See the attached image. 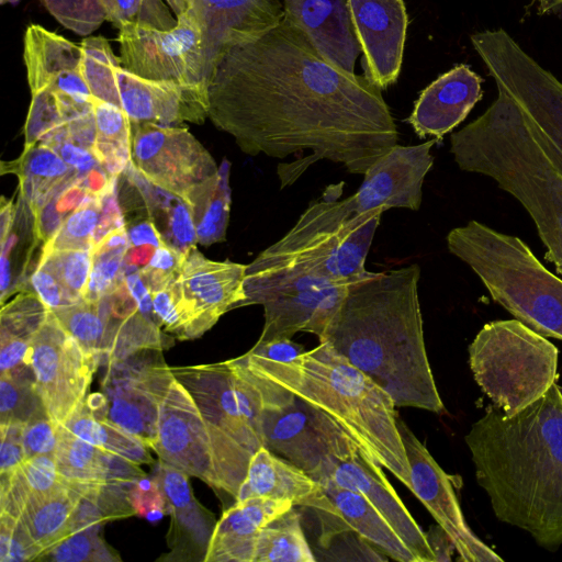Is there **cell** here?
<instances>
[{"label":"cell","mask_w":562,"mask_h":562,"mask_svg":"<svg viewBox=\"0 0 562 562\" xmlns=\"http://www.w3.org/2000/svg\"><path fill=\"white\" fill-rule=\"evenodd\" d=\"M363 274L326 279L281 271H246L243 306H263L265 325L258 341L292 339L299 331L322 339L348 286Z\"/></svg>","instance_id":"cell-12"},{"label":"cell","mask_w":562,"mask_h":562,"mask_svg":"<svg viewBox=\"0 0 562 562\" xmlns=\"http://www.w3.org/2000/svg\"><path fill=\"white\" fill-rule=\"evenodd\" d=\"M413 263L353 281L319 341L385 390L400 407L445 409L428 361Z\"/></svg>","instance_id":"cell-3"},{"label":"cell","mask_w":562,"mask_h":562,"mask_svg":"<svg viewBox=\"0 0 562 562\" xmlns=\"http://www.w3.org/2000/svg\"><path fill=\"white\" fill-rule=\"evenodd\" d=\"M183 256L184 254L167 244L156 248L148 263L139 270L150 291L162 286L177 274Z\"/></svg>","instance_id":"cell-53"},{"label":"cell","mask_w":562,"mask_h":562,"mask_svg":"<svg viewBox=\"0 0 562 562\" xmlns=\"http://www.w3.org/2000/svg\"><path fill=\"white\" fill-rule=\"evenodd\" d=\"M231 360L258 393L263 446L270 451L321 483L330 476L337 461L347 460L361 450L325 413L250 374L236 358Z\"/></svg>","instance_id":"cell-10"},{"label":"cell","mask_w":562,"mask_h":562,"mask_svg":"<svg viewBox=\"0 0 562 562\" xmlns=\"http://www.w3.org/2000/svg\"><path fill=\"white\" fill-rule=\"evenodd\" d=\"M319 484L350 529L395 561L418 562L389 520L362 494L329 479Z\"/></svg>","instance_id":"cell-31"},{"label":"cell","mask_w":562,"mask_h":562,"mask_svg":"<svg viewBox=\"0 0 562 562\" xmlns=\"http://www.w3.org/2000/svg\"><path fill=\"white\" fill-rule=\"evenodd\" d=\"M294 505L270 498L235 501L214 528L205 562H255L261 528Z\"/></svg>","instance_id":"cell-29"},{"label":"cell","mask_w":562,"mask_h":562,"mask_svg":"<svg viewBox=\"0 0 562 562\" xmlns=\"http://www.w3.org/2000/svg\"><path fill=\"white\" fill-rule=\"evenodd\" d=\"M175 277L162 286L151 291L153 306L160 327L178 339L184 340L187 323L175 288Z\"/></svg>","instance_id":"cell-50"},{"label":"cell","mask_w":562,"mask_h":562,"mask_svg":"<svg viewBox=\"0 0 562 562\" xmlns=\"http://www.w3.org/2000/svg\"><path fill=\"white\" fill-rule=\"evenodd\" d=\"M447 246L515 319L543 337L562 340V279L519 237L470 221L448 233Z\"/></svg>","instance_id":"cell-6"},{"label":"cell","mask_w":562,"mask_h":562,"mask_svg":"<svg viewBox=\"0 0 562 562\" xmlns=\"http://www.w3.org/2000/svg\"><path fill=\"white\" fill-rule=\"evenodd\" d=\"M0 475H9L26 459L22 424H0Z\"/></svg>","instance_id":"cell-56"},{"label":"cell","mask_w":562,"mask_h":562,"mask_svg":"<svg viewBox=\"0 0 562 562\" xmlns=\"http://www.w3.org/2000/svg\"><path fill=\"white\" fill-rule=\"evenodd\" d=\"M63 426L89 443L137 464L154 462L143 441L109 420L95 416L85 402Z\"/></svg>","instance_id":"cell-38"},{"label":"cell","mask_w":562,"mask_h":562,"mask_svg":"<svg viewBox=\"0 0 562 562\" xmlns=\"http://www.w3.org/2000/svg\"><path fill=\"white\" fill-rule=\"evenodd\" d=\"M30 282L33 292L50 312L76 303L68 295L53 270L41 259L30 277Z\"/></svg>","instance_id":"cell-54"},{"label":"cell","mask_w":562,"mask_h":562,"mask_svg":"<svg viewBox=\"0 0 562 562\" xmlns=\"http://www.w3.org/2000/svg\"><path fill=\"white\" fill-rule=\"evenodd\" d=\"M236 359L250 374L325 413L369 459L411 490L409 463L394 400L328 341H319L317 347L288 361L250 350Z\"/></svg>","instance_id":"cell-4"},{"label":"cell","mask_w":562,"mask_h":562,"mask_svg":"<svg viewBox=\"0 0 562 562\" xmlns=\"http://www.w3.org/2000/svg\"><path fill=\"white\" fill-rule=\"evenodd\" d=\"M49 145L59 153L68 166L77 173L78 181L85 180L92 172L104 168L92 149L66 137Z\"/></svg>","instance_id":"cell-55"},{"label":"cell","mask_w":562,"mask_h":562,"mask_svg":"<svg viewBox=\"0 0 562 562\" xmlns=\"http://www.w3.org/2000/svg\"><path fill=\"white\" fill-rule=\"evenodd\" d=\"M171 371L194 400L210 430L221 491L236 498L250 459L265 447L256 389L232 360Z\"/></svg>","instance_id":"cell-8"},{"label":"cell","mask_w":562,"mask_h":562,"mask_svg":"<svg viewBox=\"0 0 562 562\" xmlns=\"http://www.w3.org/2000/svg\"><path fill=\"white\" fill-rule=\"evenodd\" d=\"M55 460L58 472L75 484L131 487L146 475L140 464L89 443L63 425L58 429Z\"/></svg>","instance_id":"cell-30"},{"label":"cell","mask_w":562,"mask_h":562,"mask_svg":"<svg viewBox=\"0 0 562 562\" xmlns=\"http://www.w3.org/2000/svg\"><path fill=\"white\" fill-rule=\"evenodd\" d=\"M331 187L310 203L285 235L247 265L248 272L281 271L326 279L363 274L383 209L357 214L350 198Z\"/></svg>","instance_id":"cell-7"},{"label":"cell","mask_w":562,"mask_h":562,"mask_svg":"<svg viewBox=\"0 0 562 562\" xmlns=\"http://www.w3.org/2000/svg\"><path fill=\"white\" fill-rule=\"evenodd\" d=\"M207 101L213 124L247 155L281 159L312 151L278 166L281 188L322 159L364 175L397 144L381 90L325 60L285 16L260 38L225 52Z\"/></svg>","instance_id":"cell-1"},{"label":"cell","mask_w":562,"mask_h":562,"mask_svg":"<svg viewBox=\"0 0 562 562\" xmlns=\"http://www.w3.org/2000/svg\"><path fill=\"white\" fill-rule=\"evenodd\" d=\"M170 9L176 13V15H180L183 12H186L191 3L192 0H166Z\"/></svg>","instance_id":"cell-60"},{"label":"cell","mask_w":562,"mask_h":562,"mask_svg":"<svg viewBox=\"0 0 562 562\" xmlns=\"http://www.w3.org/2000/svg\"><path fill=\"white\" fill-rule=\"evenodd\" d=\"M59 426L47 413L29 420L23 428L26 459L37 456H54L58 443Z\"/></svg>","instance_id":"cell-51"},{"label":"cell","mask_w":562,"mask_h":562,"mask_svg":"<svg viewBox=\"0 0 562 562\" xmlns=\"http://www.w3.org/2000/svg\"><path fill=\"white\" fill-rule=\"evenodd\" d=\"M103 524H92L72 530L46 550L37 561L52 562H116L120 555L101 535Z\"/></svg>","instance_id":"cell-44"},{"label":"cell","mask_w":562,"mask_h":562,"mask_svg":"<svg viewBox=\"0 0 562 562\" xmlns=\"http://www.w3.org/2000/svg\"><path fill=\"white\" fill-rule=\"evenodd\" d=\"M295 506L278 515L260 530L255 562H314Z\"/></svg>","instance_id":"cell-37"},{"label":"cell","mask_w":562,"mask_h":562,"mask_svg":"<svg viewBox=\"0 0 562 562\" xmlns=\"http://www.w3.org/2000/svg\"><path fill=\"white\" fill-rule=\"evenodd\" d=\"M364 78L380 90L398 77L408 18L403 0H347Z\"/></svg>","instance_id":"cell-21"},{"label":"cell","mask_w":562,"mask_h":562,"mask_svg":"<svg viewBox=\"0 0 562 562\" xmlns=\"http://www.w3.org/2000/svg\"><path fill=\"white\" fill-rule=\"evenodd\" d=\"M68 481L58 472L54 456H37L0 480V513L18 516L24 504L48 495Z\"/></svg>","instance_id":"cell-35"},{"label":"cell","mask_w":562,"mask_h":562,"mask_svg":"<svg viewBox=\"0 0 562 562\" xmlns=\"http://www.w3.org/2000/svg\"><path fill=\"white\" fill-rule=\"evenodd\" d=\"M49 310L31 291H22L0 313V373L30 369L26 357Z\"/></svg>","instance_id":"cell-33"},{"label":"cell","mask_w":562,"mask_h":562,"mask_svg":"<svg viewBox=\"0 0 562 562\" xmlns=\"http://www.w3.org/2000/svg\"><path fill=\"white\" fill-rule=\"evenodd\" d=\"M436 143L431 138L418 145L396 144L375 160L357 192L349 196L355 213L393 207L419 210L423 183L434 165L430 150Z\"/></svg>","instance_id":"cell-20"},{"label":"cell","mask_w":562,"mask_h":562,"mask_svg":"<svg viewBox=\"0 0 562 562\" xmlns=\"http://www.w3.org/2000/svg\"><path fill=\"white\" fill-rule=\"evenodd\" d=\"M469 359L475 382L506 416L555 383L557 347L517 319L485 324L469 346Z\"/></svg>","instance_id":"cell-9"},{"label":"cell","mask_w":562,"mask_h":562,"mask_svg":"<svg viewBox=\"0 0 562 562\" xmlns=\"http://www.w3.org/2000/svg\"><path fill=\"white\" fill-rule=\"evenodd\" d=\"M126 231L130 248L149 247L156 249L166 244L151 218L135 223Z\"/></svg>","instance_id":"cell-58"},{"label":"cell","mask_w":562,"mask_h":562,"mask_svg":"<svg viewBox=\"0 0 562 562\" xmlns=\"http://www.w3.org/2000/svg\"><path fill=\"white\" fill-rule=\"evenodd\" d=\"M476 120L450 137L458 167L487 176L518 200L562 276V167L517 105L501 90Z\"/></svg>","instance_id":"cell-5"},{"label":"cell","mask_w":562,"mask_h":562,"mask_svg":"<svg viewBox=\"0 0 562 562\" xmlns=\"http://www.w3.org/2000/svg\"><path fill=\"white\" fill-rule=\"evenodd\" d=\"M200 16L211 75L229 48L250 43L284 18L277 0H192Z\"/></svg>","instance_id":"cell-24"},{"label":"cell","mask_w":562,"mask_h":562,"mask_svg":"<svg viewBox=\"0 0 562 562\" xmlns=\"http://www.w3.org/2000/svg\"><path fill=\"white\" fill-rule=\"evenodd\" d=\"M26 364L48 416L58 425H64L82 405L100 366L50 311L32 341Z\"/></svg>","instance_id":"cell-16"},{"label":"cell","mask_w":562,"mask_h":562,"mask_svg":"<svg viewBox=\"0 0 562 562\" xmlns=\"http://www.w3.org/2000/svg\"><path fill=\"white\" fill-rule=\"evenodd\" d=\"M246 268L207 259L195 247L184 254L173 281L187 323L184 340L200 337L226 312L243 306Z\"/></svg>","instance_id":"cell-17"},{"label":"cell","mask_w":562,"mask_h":562,"mask_svg":"<svg viewBox=\"0 0 562 562\" xmlns=\"http://www.w3.org/2000/svg\"><path fill=\"white\" fill-rule=\"evenodd\" d=\"M45 413L35 389L32 369L0 373V424L25 425Z\"/></svg>","instance_id":"cell-43"},{"label":"cell","mask_w":562,"mask_h":562,"mask_svg":"<svg viewBox=\"0 0 562 562\" xmlns=\"http://www.w3.org/2000/svg\"><path fill=\"white\" fill-rule=\"evenodd\" d=\"M130 247L124 226L110 231L92 249V270L85 300H99L124 283L125 256Z\"/></svg>","instance_id":"cell-40"},{"label":"cell","mask_w":562,"mask_h":562,"mask_svg":"<svg viewBox=\"0 0 562 562\" xmlns=\"http://www.w3.org/2000/svg\"><path fill=\"white\" fill-rule=\"evenodd\" d=\"M482 78L461 64L424 89L407 122L419 138L443 136L465 120L482 99Z\"/></svg>","instance_id":"cell-27"},{"label":"cell","mask_w":562,"mask_h":562,"mask_svg":"<svg viewBox=\"0 0 562 562\" xmlns=\"http://www.w3.org/2000/svg\"><path fill=\"white\" fill-rule=\"evenodd\" d=\"M92 249H43L40 257L53 270L76 303L85 300L88 292L92 270Z\"/></svg>","instance_id":"cell-46"},{"label":"cell","mask_w":562,"mask_h":562,"mask_svg":"<svg viewBox=\"0 0 562 562\" xmlns=\"http://www.w3.org/2000/svg\"><path fill=\"white\" fill-rule=\"evenodd\" d=\"M128 501L135 515L151 522L160 520L167 514L164 493L154 476L144 475L136 480L128 491Z\"/></svg>","instance_id":"cell-52"},{"label":"cell","mask_w":562,"mask_h":562,"mask_svg":"<svg viewBox=\"0 0 562 562\" xmlns=\"http://www.w3.org/2000/svg\"><path fill=\"white\" fill-rule=\"evenodd\" d=\"M105 18L117 29L136 24L159 30L176 26L175 20L162 0H99Z\"/></svg>","instance_id":"cell-47"},{"label":"cell","mask_w":562,"mask_h":562,"mask_svg":"<svg viewBox=\"0 0 562 562\" xmlns=\"http://www.w3.org/2000/svg\"><path fill=\"white\" fill-rule=\"evenodd\" d=\"M86 490L85 484L68 482L55 492L24 504L16 517L44 552L69 535L74 513Z\"/></svg>","instance_id":"cell-34"},{"label":"cell","mask_w":562,"mask_h":562,"mask_svg":"<svg viewBox=\"0 0 562 562\" xmlns=\"http://www.w3.org/2000/svg\"><path fill=\"white\" fill-rule=\"evenodd\" d=\"M471 42L497 90L517 105L562 167V82L502 29L474 33Z\"/></svg>","instance_id":"cell-11"},{"label":"cell","mask_w":562,"mask_h":562,"mask_svg":"<svg viewBox=\"0 0 562 562\" xmlns=\"http://www.w3.org/2000/svg\"><path fill=\"white\" fill-rule=\"evenodd\" d=\"M425 533L434 552L435 561H451V552L454 546L445 529L440 525H437L430 527Z\"/></svg>","instance_id":"cell-59"},{"label":"cell","mask_w":562,"mask_h":562,"mask_svg":"<svg viewBox=\"0 0 562 562\" xmlns=\"http://www.w3.org/2000/svg\"><path fill=\"white\" fill-rule=\"evenodd\" d=\"M256 497L285 501L295 507L308 508L318 517L321 527L344 520L317 481L266 447L257 450L250 459L235 501Z\"/></svg>","instance_id":"cell-23"},{"label":"cell","mask_w":562,"mask_h":562,"mask_svg":"<svg viewBox=\"0 0 562 562\" xmlns=\"http://www.w3.org/2000/svg\"><path fill=\"white\" fill-rule=\"evenodd\" d=\"M43 552L19 517L0 513L1 562L37 561Z\"/></svg>","instance_id":"cell-49"},{"label":"cell","mask_w":562,"mask_h":562,"mask_svg":"<svg viewBox=\"0 0 562 562\" xmlns=\"http://www.w3.org/2000/svg\"><path fill=\"white\" fill-rule=\"evenodd\" d=\"M160 351L144 350L104 364L103 405L94 414L135 436L149 449L157 439L161 403L175 379Z\"/></svg>","instance_id":"cell-15"},{"label":"cell","mask_w":562,"mask_h":562,"mask_svg":"<svg viewBox=\"0 0 562 562\" xmlns=\"http://www.w3.org/2000/svg\"><path fill=\"white\" fill-rule=\"evenodd\" d=\"M20 179V195L36 216L59 191L78 180L77 173L59 153L45 143L24 149L22 156L8 166Z\"/></svg>","instance_id":"cell-32"},{"label":"cell","mask_w":562,"mask_h":562,"mask_svg":"<svg viewBox=\"0 0 562 562\" xmlns=\"http://www.w3.org/2000/svg\"><path fill=\"white\" fill-rule=\"evenodd\" d=\"M120 106L132 123L153 122L165 125L209 117L207 91L173 81L143 78L120 65L115 69Z\"/></svg>","instance_id":"cell-22"},{"label":"cell","mask_w":562,"mask_h":562,"mask_svg":"<svg viewBox=\"0 0 562 562\" xmlns=\"http://www.w3.org/2000/svg\"><path fill=\"white\" fill-rule=\"evenodd\" d=\"M250 351L266 358L288 361L299 357L305 350L302 345L294 342L292 339L282 338L269 341H257Z\"/></svg>","instance_id":"cell-57"},{"label":"cell","mask_w":562,"mask_h":562,"mask_svg":"<svg viewBox=\"0 0 562 562\" xmlns=\"http://www.w3.org/2000/svg\"><path fill=\"white\" fill-rule=\"evenodd\" d=\"M170 515L166 561H204L216 526L214 515L194 497L189 475L159 460L155 473Z\"/></svg>","instance_id":"cell-25"},{"label":"cell","mask_w":562,"mask_h":562,"mask_svg":"<svg viewBox=\"0 0 562 562\" xmlns=\"http://www.w3.org/2000/svg\"><path fill=\"white\" fill-rule=\"evenodd\" d=\"M52 313L81 348L101 364L108 335V316L101 300H81Z\"/></svg>","instance_id":"cell-41"},{"label":"cell","mask_w":562,"mask_h":562,"mask_svg":"<svg viewBox=\"0 0 562 562\" xmlns=\"http://www.w3.org/2000/svg\"><path fill=\"white\" fill-rule=\"evenodd\" d=\"M130 164L148 183L189 206L218 173L214 158L187 127L153 122L132 123Z\"/></svg>","instance_id":"cell-14"},{"label":"cell","mask_w":562,"mask_h":562,"mask_svg":"<svg viewBox=\"0 0 562 562\" xmlns=\"http://www.w3.org/2000/svg\"><path fill=\"white\" fill-rule=\"evenodd\" d=\"M151 449L159 460L221 491L210 430L194 400L176 378L161 403L157 439Z\"/></svg>","instance_id":"cell-18"},{"label":"cell","mask_w":562,"mask_h":562,"mask_svg":"<svg viewBox=\"0 0 562 562\" xmlns=\"http://www.w3.org/2000/svg\"><path fill=\"white\" fill-rule=\"evenodd\" d=\"M82 74L86 82L95 99H100L120 106L119 93L115 85V69L121 65L102 36H88L81 42Z\"/></svg>","instance_id":"cell-42"},{"label":"cell","mask_w":562,"mask_h":562,"mask_svg":"<svg viewBox=\"0 0 562 562\" xmlns=\"http://www.w3.org/2000/svg\"><path fill=\"white\" fill-rule=\"evenodd\" d=\"M42 2L63 26L82 36L93 33L106 20L99 0H42Z\"/></svg>","instance_id":"cell-48"},{"label":"cell","mask_w":562,"mask_h":562,"mask_svg":"<svg viewBox=\"0 0 562 562\" xmlns=\"http://www.w3.org/2000/svg\"><path fill=\"white\" fill-rule=\"evenodd\" d=\"M93 113L95 154L105 170L116 178L131 161L132 123L121 106L95 98Z\"/></svg>","instance_id":"cell-39"},{"label":"cell","mask_w":562,"mask_h":562,"mask_svg":"<svg viewBox=\"0 0 562 562\" xmlns=\"http://www.w3.org/2000/svg\"><path fill=\"white\" fill-rule=\"evenodd\" d=\"M496 518L548 550L562 544V392L553 383L513 416L496 405L465 435Z\"/></svg>","instance_id":"cell-2"},{"label":"cell","mask_w":562,"mask_h":562,"mask_svg":"<svg viewBox=\"0 0 562 562\" xmlns=\"http://www.w3.org/2000/svg\"><path fill=\"white\" fill-rule=\"evenodd\" d=\"M229 169V161L224 159L217 176L201 188L190 205L198 243L204 246L226 239L232 202Z\"/></svg>","instance_id":"cell-36"},{"label":"cell","mask_w":562,"mask_h":562,"mask_svg":"<svg viewBox=\"0 0 562 562\" xmlns=\"http://www.w3.org/2000/svg\"><path fill=\"white\" fill-rule=\"evenodd\" d=\"M1 3H4V0H1Z\"/></svg>","instance_id":"cell-61"},{"label":"cell","mask_w":562,"mask_h":562,"mask_svg":"<svg viewBox=\"0 0 562 562\" xmlns=\"http://www.w3.org/2000/svg\"><path fill=\"white\" fill-rule=\"evenodd\" d=\"M283 9L325 60L355 74L361 47L347 0H284Z\"/></svg>","instance_id":"cell-28"},{"label":"cell","mask_w":562,"mask_h":562,"mask_svg":"<svg viewBox=\"0 0 562 562\" xmlns=\"http://www.w3.org/2000/svg\"><path fill=\"white\" fill-rule=\"evenodd\" d=\"M122 67L153 80L173 81L207 91L211 70L196 8L177 16L170 30L136 24L119 29Z\"/></svg>","instance_id":"cell-13"},{"label":"cell","mask_w":562,"mask_h":562,"mask_svg":"<svg viewBox=\"0 0 562 562\" xmlns=\"http://www.w3.org/2000/svg\"><path fill=\"white\" fill-rule=\"evenodd\" d=\"M328 479L362 494L389 520L418 562H436L426 533L403 504L380 464L359 450L353 457L337 461Z\"/></svg>","instance_id":"cell-26"},{"label":"cell","mask_w":562,"mask_h":562,"mask_svg":"<svg viewBox=\"0 0 562 562\" xmlns=\"http://www.w3.org/2000/svg\"><path fill=\"white\" fill-rule=\"evenodd\" d=\"M397 426L409 463L411 491L448 533L460 560L464 562L503 561L468 526L451 477L400 417Z\"/></svg>","instance_id":"cell-19"},{"label":"cell","mask_w":562,"mask_h":562,"mask_svg":"<svg viewBox=\"0 0 562 562\" xmlns=\"http://www.w3.org/2000/svg\"><path fill=\"white\" fill-rule=\"evenodd\" d=\"M102 198L88 196L70 212L43 249H92L102 216Z\"/></svg>","instance_id":"cell-45"}]
</instances>
